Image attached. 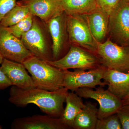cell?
<instances>
[{
    "label": "cell",
    "mask_w": 129,
    "mask_h": 129,
    "mask_svg": "<svg viewBox=\"0 0 129 129\" xmlns=\"http://www.w3.org/2000/svg\"><path fill=\"white\" fill-rule=\"evenodd\" d=\"M27 6L33 16L45 23L63 12L60 0H28L20 2Z\"/></svg>",
    "instance_id": "4fadbf2b"
},
{
    "label": "cell",
    "mask_w": 129,
    "mask_h": 129,
    "mask_svg": "<svg viewBox=\"0 0 129 129\" xmlns=\"http://www.w3.org/2000/svg\"><path fill=\"white\" fill-rule=\"evenodd\" d=\"M122 0H95L97 7L109 16Z\"/></svg>",
    "instance_id": "603a6c76"
},
{
    "label": "cell",
    "mask_w": 129,
    "mask_h": 129,
    "mask_svg": "<svg viewBox=\"0 0 129 129\" xmlns=\"http://www.w3.org/2000/svg\"><path fill=\"white\" fill-rule=\"evenodd\" d=\"M122 100L123 104H129V92Z\"/></svg>",
    "instance_id": "4316f807"
},
{
    "label": "cell",
    "mask_w": 129,
    "mask_h": 129,
    "mask_svg": "<svg viewBox=\"0 0 129 129\" xmlns=\"http://www.w3.org/2000/svg\"><path fill=\"white\" fill-rule=\"evenodd\" d=\"M121 122L117 113L98 119L95 129H122Z\"/></svg>",
    "instance_id": "7402d4cb"
},
{
    "label": "cell",
    "mask_w": 129,
    "mask_h": 129,
    "mask_svg": "<svg viewBox=\"0 0 129 129\" xmlns=\"http://www.w3.org/2000/svg\"><path fill=\"white\" fill-rule=\"evenodd\" d=\"M0 67L12 85L23 89L35 88L32 77L22 63L4 58Z\"/></svg>",
    "instance_id": "5bb4252c"
},
{
    "label": "cell",
    "mask_w": 129,
    "mask_h": 129,
    "mask_svg": "<svg viewBox=\"0 0 129 129\" xmlns=\"http://www.w3.org/2000/svg\"><path fill=\"white\" fill-rule=\"evenodd\" d=\"M22 1H28V0H22Z\"/></svg>",
    "instance_id": "4dcf8cb0"
},
{
    "label": "cell",
    "mask_w": 129,
    "mask_h": 129,
    "mask_svg": "<svg viewBox=\"0 0 129 129\" xmlns=\"http://www.w3.org/2000/svg\"><path fill=\"white\" fill-rule=\"evenodd\" d=\"M52 43L53 61L60 59L69 50L70 45L67 28V15L62 13L47 24Z\"/></svg>",
    "instance_id": "30bf717a"
},
{
    "label": "cell",
    "mask_w": 129,
    "mask_h": 129,
    "mask_svg": "<svg viewBox=\"0 0 129 129\" xmlns=\"http://www.w3.org/2000/svg\"><path fill=\"white\" fill-rule=\"evenodd\" d=\"M96 103L87 102L74 120L72 128L95 129L98 119Z\"/></svg>",
    "instance_id": "ac0fdd59"
},
{
    "label": "cell",
    "mask_w": 129,
    "mask_h": 129,
    "mask_svg": "<svg viewBox=\"0 0 129 129\" xmlns=\"http://www.w3.org/2000/svg\"><path fill=\"white\" fill-rule=\"evenodd\" d=\"M34 17L32 14H29L15 25L7 28L12 34L21 39L23 35L32 27Z\"/></svg>",
    "instance_id": "44dd1931"
},
{
    "label": "cell",
    "mask_w": 129,
    "mask_h": 129,
    "mask_svg": "<svg viewBox=\"0 0 129 129\" xmlns=\"http://www.w3.org/2000/svg\"><path fill=\"white\" fill-rule=\"evenodd\" d=\"M103 80L107 83V90L121 100L129 92V72L107 68Z\"/></svg>",
    "instance_id": "2e32d148"
},
{
    "label": "cell",
    "mask_w": 129,
    "mask_h": 129,
    "mask_svg": "<svg viewBox=\"0 0 129 129\" xmlns=\"http://www.w3.org/2000/svg\"><path fill=\"white\" fill-rule=\"evenodd\" d=\"M116 113L121 122L122 129H129V104H123Z\"/></svg>",
    "instance_id": "cb8c5ba5"
},
{
    "label": "cell",
    "mask_w": 129,
    "mask_h": 129,
    "mask_svg": "<svg viewBox=\"0 0 129 129\" xmlns=\"http://www.w3.org/2000/svg\"><path fill=\"white\" fill-rule=\"evenodd\" d=\"M67 15H85L96 8L95 0H60Z\"/></svg>",
    "instance_id": "d6986e66"
},
{
    "label": "cell",
    "mask_w": 129,
    "mask_h": 129,
    "mask_svg": "<svg viewBox=\"0 0 129 129\" xmlns=\"http://www.w3.org/2000/svg\"><path fill=\"white\" fill-rule=\"evenodd\" d=\"M107 39L121 46H129V3L122 0L109 15Z\"/></svg>",
    "instance_id": "ba28073f"
},
{
    "label": "cell",
    "mask_w": 129,
    "mask_h": 129,
    "mask_svg": "<svg viewBox=\"0 0 129 129\" xmlns=\"http://www.w3.org/2000/svg\"><path fill=\"white\" fill-rule=\"evenodd\" d=\"M31 14L27 7L20 2L10 11L0 22V25L8 27L17 23L25 17Z\"/></svg>",
    "instance_id": "ffe728a7"
},
{
    "label": "cell",
    "mask_w": 129,
    "mask_h": 129,
    "mask_svg": "<svg viewBox=\"0 0 129 129\" xmlns=\"http://www.w3.org/2000/svg\"><path fill=\"white\" fill-rule=\"evenodd\" d=\"M92 36L98 44L106 41L108 38L109 16L99 8L84 15Z\"/></svg>",
    "instance_id": "9a60e30c"
},
{
    "label": "cell",
    "mask_w": 129,
    "mask_h": 129,
    "mask_svg": "<svg viewBox=\"0 0 129 129\" xmlns=\"http://www.w3.org/2000/svg\"><path fill=\"white\" fill-rule=\"evenodd\" d=\"M17 4V0H0V22Z\"/></svg>",
    "instance_id": "d4e9b609"
},
{
    "label": "cell",
    "mask_w": 129,
    "mask_h": 129,
    "mask_svg": "<svg viewBox=\"0 0 129 129\" xmlns=\"http://www.w3.org/2000/svg\"><path fill=\"white\" fill-rule=\"evenodd\" d=\"M11 128L13 129H68L60 118L48 115H35L14 119Z\"/></svg>",
    "instance_id": "7c38bea8"
},
{
    "label": "cell",
    "mask_w": 129,
    "mask_h": 129,
    "mask_svg": "<svg viewBox=\"0 0 129 129\" xmlns=\"http://www.w3.org/2000/svg\"><path fill=\"white\" fill-rule=\"evenodd\" d=\"M82 98L74 91L67 92L66 107L59 118L70 129L72 128L75 119L85 106Z\"/></svg>",
    "instance_id": "e0dca14e"
},
{
    "label": "cell",
    "mask_w": 129,
    "mask_h": 129,
    "mask_svg": "<svg viewBox=\"0 0 129 129\" xmlns=\"http://www.w3.org/2000/svg\"><path fill=\"white\" fill-rule=\"evenodd\" d=\"M37 17L34 16L32 27L21 39L33 56L46 61H53L52 43L50 42L46 28Z\"/></svg>",
    "instance_id": "3957f363"
},
{
    "label": "cell",
    "mask_w": 129,
    "mask_h": 129,
    "mask_svg": "<svg viewBox=\"0 0 129 129\" xmlns=\"http://www.w3.org/2000/svg\"><path fill=\"white\" fill-rule=\"evenodd\" d=\"M96 55L107 69L129 72V46H121L107 39L98 44Z\"/></svg>",
    "instance_id": "8992f818"
},
{
    "label": "cell",
    "mask_w": 129,
    "mask_h": 129,
    "mask_svg": "<svg viewBox=\"0 0 129 129\" xmlns=\"http://www.w3.org/2000/svg\"><path fill=\"white\" fill-rule=\"evenodd\" d=\"M12 85V84L0 67V90Z\"/></svg>",
    "instance_id": "484cf974"
},
{
    "label": "cell",
    "mask_w": 129,
    "mask_h": 129,
    "mask_svg": "<svg viewBox=\"0 0 129 129\" xmlns=\"http://www.w3.org/2000/svg\"><path fill=\"white\" fill-rule=\"evenodd\" d=\"M0 54L6 59L23 63L33 56L24 46L21 39L0 25Z\"/></svg>",
    "instance_id": "8fae6325"
},
{
    "label": "cell",
    "mask_w": 129,
    "mask_h": 129,
    "mask_svg": "<svg viewBox=\"0 0 129 129\" xmlns=\"http://www.w3.org/2000/svg\"><path fill=\"white\" fill-rule=\"evenodd\" d=\"M47 62L63 70L70 69L88 70L102 65L99 58L95 54L73 45H71L68 52L60 59Z\"/></svg>",
    "instance_id": "277c9868"
},
{
    "label": "cell",
    "mask_w": 129,
    "mask_h": 129,
    "mask_svg": "<svg viewBox=\"0 0 129 129\" xmlns=\"http://www.w3.org/2000/svg\"><path fill=\"white\" fill-rule=\"evenodd\" d=\"M107 68L100 66L87 70L75 69L74 71L63 70V86L74 91L79 88H95L98 86L104 87L107 83L102 81Z\"/></svg>",
    "instance_id": "52a82bcc"
},
{
    "label": "cell",
    "mask_w": 129,
    "mask_h": 129,
    "mask_svg": "<svg viewBox=\"0 0 129 129\" xmlns=\"http://www.w3.org/2000/svg\"><path fill=\"white\" fill-rule=\"evenodd\" d=\"M22 63L31 75L35 88L49 91L63 88V70L34 56Z\"/></svg>",
    "instance_id": "7a4b0ae2"
},
{
    "label": "cell",
    "mask_w": 129,
    "mask_h": 129,
    "mask_svg": "<svg viewBox=\"0 0 129 129\" xmlns=\"http://www.w3.org/2000/svg\"><path fill=\"white\" fill-rule=\"evenodd\" d=\"M124 1L126 2L129 3V0H124Z\"/></svg>",
    "instance_id": "f1b7e54d"
},
{
    "label": "cell",
    "mask_w": 129,
    "mask_h": 129,
    "mask_svg": "<svg viewBox=\"0 0 129 129\" xmlns=\"http://www.w3.org/2000/svg\"><path fill=\"white\" fill-rule=\"evenodd\" d=\"M67 28L70 45L96 55L98 43L92 36L84 15H67Z\"/></svg>",
    "instance_id": "5b68a950"
},
{
    "label": "cell",
    "mask_w": 129,
    "mask_h": 129,
    "mask_svg": "<svg viewBox=\"0 0 129 129\" xmlns=\"http://www.w3.org/2000/svg\"><path fill=\"white\" fill-rule=\"evenodd\" d=\"M2 128V127H1V126H0V129Z\"/></svg>",
    "instance_id": "f546056e"
},
{
    "label": "cell",
    "mask_w": 129,
    "mask_h": 129,
    "mask_svg": "<svg viewBox=\"0 0 129 129\" xmlns=\"http://www.w3.org/2000/svg\"><path fill=\"white\" fill-rule=\"evenodd\" d=\"M102 87L95 88V90L91 88H80L74 91L82 98L94 99L98 103L99 119L116 113L123 104L121 99Z\"/></svg>",
    "instance_id": "9c48e42d"
},
{
    "label": "cell",
    "mask_w": 129,
    "mask_h": 129,
    "mask_svg": "<svg viewBox=\"0 0 129 129\" xmlns=\"http://www.w3.org/2000/svg\"><path fill=\"white\" fill-rule=\"evenodd\" d=\"M68 90L64 87L49 91L37 88L23 89L12 85L8 100L17 107L34 104L47 115L59 118L64 110L63 104Z\"/></svg>",
    "instance_id": "6da1fadb"
},
{
    "label": "cell",
    "mask_w": 129,
    "mask_h": 129,
    "mask_svg": "<svg viewBox=\"0 0 129 129\" xmlns=\"http://www.w3.org/2000/svg\"><path fill=\"white\" fill-rule=\"evenodd\" d=\"M3 59H4V58L0 54V64H1V63H2Z\"/></svg>",
    "instance_id": "83f0119b"
}]
</instances>
